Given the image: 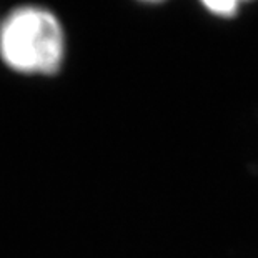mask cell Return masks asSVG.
Masks as SVG:
<instances>
[{
	"mask_svg": "<svg viewBox=\"0 0 258 258\" xmlns=\"http://www.w3.org/2000/svg\"><path fill=\"white\" fill-rule=\"evenodd\" d=\"M63 22L40 4H20L0 19V62L24 77H53L67 58Z\"/></svg>",
	"mask_w": 258,
	"mask_h": 258,
	"instance_id": "cell-1",
	"label": "cell"
},
{
	"mask_svg": "<svg viewBox=\"0 0 258 258\" xmlns=\"http://www.w3.org/2000/svg\"><path fill=\"white\" fill-rule=\"evenodd\" d=\"M197 2L212 17L220 20H230L237 17L241 12V9L250 2H253V0H197Z\"/></svg>",
	"mask_w": 258,
	"mask_h": 258,
	"instance_id": "cell-2",
	"label": "cell"
},
{
	"mask_svg": "<svg viewBox=\"0 0 258 258\" xmlns=\"http://www.w3.org/2000/svg\"><path fill=\"white\" fill-rule=\"evenodd\" d=\"M135 2L144 4V5H158V4L165 2V0H135Z\"/></svg>",
	"mask_w": 258,
	"mask_h": 258,
	"instance_id": "cell-3",
	"label": "cell"
}]
</instances>
